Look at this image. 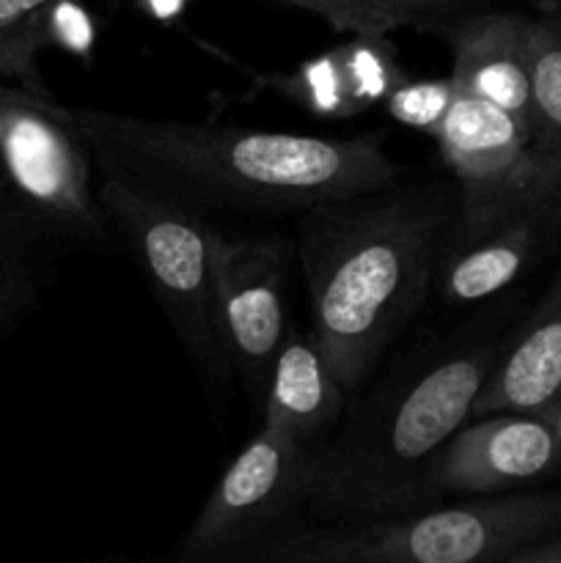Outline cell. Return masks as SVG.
I'll use <instances>...</instances> for the list:
<instances>
[{
  "label": "cell",
  "mask_w": 561,
  "mask_h": 563,
  "mask_svg": "<svg viewBox=\"0 0 561 563\" xmlns=\"http://www.w3.org/2000/svg\"><path fill=\"white\" fill-rule=\"evenodd\" d=\"M105 179L198 218H284L399 179L383 132L295 135L72 108Z\"/></svg>",
  "instance_id": "1"
},
{
  "label": "cell",
  "mask_w": 561,
  "mask_h": 563,
  "mask_svg": "<svg viewBox=\"0 0 561 563\" xmlns=\"http://www.w3.org/2000/svg\"><path fill=\"white\" fill-rule=\"evenodd\" d=\"M454 209L457 187L396 179L300 214L311 333L350 396L427 302Z\"/></svg>",
  "instance_id": "2"
},
{
  "label": "cell",
  "mask_w": 561,
  "mask_h": 563,
  "mask_svg": "<svg viewBox=\"0 0 561 563\" xmlns=\"http://www.w3.org/2000/svg\"><path fill=\"white\" fill-rule=\"evenodd\" d=\"M501 346L490 335L446 341L377 385L333 438L308 449L306 509L363 522L438 506L432 467L471 418Z\"/></svg>",
  "instance_id": "3"
},
{
  "label": "cell",
  "mask_w": 561,
  "mask_h": 563,
  "mask_svg": "<svg viewBox=\"0 0 561 563\" xmlns=\"http://www.w3.org/2000/svg\"><path fill=\"white\" fill-rule=\"evenodd\" d=\"M561 533V493L429 506L410 515L286 531L245 563H512L520 550Z\"/></svg>",
  "instance_id": "4"
},
{
  "label": "cell",
  "mask_w": 561,
  "mask_h": 563,
  "mask_svg": "<svg viewBox=\"0 0 561 563\" xmlns=\"http://www.w3.org/2000/svg\"><path fill=\"white\" fill-rule=\"evenodd\" d=\"M99 201L146 275L148 289L179 335L198 377L209 394L220 399L234 377V363L215 297L209 220L105 176Z\"/></svg>",
  "instance_id": "5"
},
{
  "label": "cell",
  "mask_w": 561,
  "mask_h": 563,
  "mask_svg": "<svg viewBox=\"0 0 561 563\" xmlns=\"http://www.w3.org/2000/svg\"><path fill=\"white\" fill-rule=\"evenodd\" d=\"M0 187L47 242L88 245L108 234L94 154L69 104L0 82Z\"/></svg>",
  "instance_id": "6"
},
{
  "label": "cell",
  "mask_w": 561,
  "mask_h": 563,
  "mask_svg": "<svg viewBox=\"0 0 561 563\" xmlns=\"http://www.w3.org/2000/svg\"><path fill=\"white\" fill-rule=\"evenodd\" d=\"M308 449L262 427L234 456L185 533L176 561H248L253 550L286 533L306 506Z\"/></svg>",
  "instance_id": "7"
},
{
  "label": "cell",
  "mask_w": 561,
  "mask_h": 563,
  "mask_svg": "<svg viewBox=\"0 0 561 563\" xmlns=\"http://www.w3.org/2000/svg\"><path fill=\"white\" fill-rule=\"evenodd\" d=\"M457 179V203L539 201L561 207V159L498 104L460 91L435 135Z\"/></svg>",
  "instance_id": "8"
},
{
  "label": "cell",
  "mask_w": 561,
  "mask_h": 563,
  "mask_svg": "<svg viewBox=\"0 0 561 563\" xmlns=\"http://www.w3.org/2000/svg\"><path fill=\"white\" fill-rule=\"evenodd\" d=\"M215 297L234 374L262 405L270 368L289 330L286 319V245L275 236H248L209 223Z\"/></svg>",
  "instance_id": "9"
},
{
  "label": "cell",
  "mask_w": 561,
  "mask_h": 563,
  "mask_svg": "<svg viewBox=\"0 0 561 563\" xmlns=\"http://www.w3.org/2000/svg\"><path fill=\"white\" fill-rule=\"evenodd\" d=\"M561 223V207L539 201L457 203L440 253V297L449 306H473L515 284Z\"/></svg>",
  "instance_id": "10"
},
{
  "label": "cell",
  "mask_w": 561,
  "mask_h": 563,
  "mask_svg": "<svg viewBox=\"0 0 561 563\" xmlns=\"http://www.w3.org/2000/svg\"><path fill=\"white\" fill-rule=\"evenodd\" d=\"M561 473V438L539 412H490L462 423L432 467L443 495H495Z\"/></svg>",
  "instance_id": "11"
},
{
  "label": "cell",
  "mask_w": 561,
  "mask_h": 563,
  "mask_svg": "<svg viewBox=\"0 0 561 563\" xmlns=\"http://www.w3.org/2000/svg\"><path fill=\"white\" fill-rule=\"evenodd\" d=\"M531 31L534 16L482 9L446 27L443 36L454 55L457 88L498 104L534 132Z\"/></svg>",
  "instance_id": "12"
},
{
  "label": "cell",
  "mask_w": 561,
  "mask_h": 563,
  "mask_svg": "<svg viewBox=\"0 0 561 563\" xmlns=\"http://www.w3.org/2000/svg\"><path fill=\"white\" fill-rule=\"evenodd\" d=\"M561 396V273L512 344L501 346L471 418L539 412Z\"/></svg>",
  "instance_id": "13"
},
{
  "label": "cell",
  "mask_w": 561,
  "mask_h": 563,
  "mask_svg": "<svg viewBox=\"0 0 561 563\" xmlns=\"http://www.w3.org/2000/svg\"><path fill=\"white\" fill-rule=\"evenodd\" d=\"M346 396L314 333L289 324L264 388L262 427L311 449L322 429L344 412Z\"/></svg>",
  "instance_id": "14"
},
{
  "label": "cell",
  "mask_w": 561,
  "mask_h": 563,
  "mask_svg": "<svg viewBox=\"0 0 561 563\" xmlns=\"http://www.w3.org/2000/svg\"><path fill=\"white\" fill-rule=\"evenodd\" d=\"M311 11L339 33L391 36L396 27L440 33L473 11L490 9L493 0H270Z\"/></svg>",
  "instance_id": "15"
},
{
  "label": "cell",
  "mask_w": 561,
  "mask_h": 563,
  "mask_svg": "<svg viewBox=\"0 0 561 563\" xmlns=\"http://www.w3.org/2000/svg\"><path fill=\"white\" fill-rule=\"evenodd\" d=\"M47 240L11 201H0V341L38 297V256Z\"/></svg>",
  "instance_id": "16"
},
{
  "label": "cell",
  "mask_w": 561,
  "mask_h": 563,
  "mask_svg": "<svg viewBox=\"0 0 561 563\" xmlns=\"http://www.w3.org/2000/svg\"><path fill=\"white\" fill-rule=\"evenodd\" d=\"M55 0H0V77L47 93L36 71L42 49L55 47Z\"/></svg>",
  "instance_id": "17"
},
{
  "label": "cell",
  "mask_w": 561,
  "mask_h": 563,
  "mask_svg": "<svg viewBox=\"0 0 561 563\" xmlns=\"http://www.w3.org/2000/svg\"><path fill=\"white\" fill-rule=\"evenodd\" d=\"M531 108L534 137L561 159V20L556 14L534 16Z\"/></svg>",
  "instance_id": "18"
},
{
  "label": "cell",
  "mask_w": 561,
  "mask_h": 563,
  "mask_svg": "<svg viewBox=\"0 0 561 563\" xmlns=\"http://www.w3.org/2000/svg\"><path fill=\"white\" fill-rule=\"evenodd\" d=\"M275 88L286 99L311 110L314 115H322V119H352V115H358L341 44L308 58L292 75L278 77Z\"/></svg>",
  "instance_id": "19"
},
{
  "label": "cell",
  "mask_w": 561,
  "mask_h": 563,
  "mask_svg": "<svg viewBox=\"0 0 561 563\" xmlns=\"http://www.w3.org/2000/svg\"><path fill=\"white\" fill-rule=\"evenodd\" d=\"M341 53H344L346 77H350V91L358 113L374 108V104H383L391 88L405 77L388 36L352 33L350 42L341 44Z\"/></svg>",
  "instance_id": "20"
},
{
  "label": "cell",
  "mask_w": 561,
  "mask_h": 563,
  "mask_svg": "<svg viewBox=\"0 0 561 563\" xmlns=\"http://www.w3.org/2000/svg\"><path fill=\"white\" fill-rule=\"evenodd\" d=\"M457 88L454 77H424V80H410V77H402L391 93L385 97L383 108L385 113L394 121H399L402 126H410V130L424 132V135L435 137L438 135L440 124H443L446 113L454 104Z\"/></svg>",
  "instance_id": "21"
},
{
  "label": "cell",
  "mask_w": 561,
  "mask_h": 563,
  "mask_svg": "<svg viewBox=\"0 0 561 563\" xmlns=\"http://www.w3.org/2000/svg\"><path fill=\"white\" fill-rule=\"evenodd\" d=\"M512 563H561V533L520 550Z\"/></svg>",
  "instance_id": "22"
},
{
  "label": "cell",
  "mask_w": 561,
  "mask_h": 563,
  "mask_svg": "<svg viewBox=\"0 0 561 563\" xmlns=\"http://www.w3.org/2000/svg\"><path fill=\"white\" fill-rule=\"evenodd\" d=\"M539 416H542L544 421H548L550 427H553L556 432H559V438H561V396L556 401H550V405L544 407V410H539Z\"/></svg>",
  "instance_id": "23"
},
{
  "label": "cell",
  "mask_w": 561,
  "mask_h": 563,
  "mask_svg": "<svg viewBox=\"0 0 561 563\" xmlns=\"http://www.w3.org/2000/svg\"><path fill=\"white\" fill-rule=\"evenodd\" d=\"M534 5H537L539 9V14H553L556 9H559V3L561 0H531Z\"/></svg>",
  "instance_id": "24"
},
{
  "label": "cell",
  "mask_w": 561,
  "mask_h": 563,
  "mask_svg": "<svg viewBox=\"0 0 561 563\" xmlns=\"http://www.w3.org/2000/svg\"><path fill=\"white\" fill-rule=\"evenodd\" d=\"M553 14H556V16H559V20H561V3H559V9H556V11H553Z\"/></svg>",
  "instance_id": "25"
},
{
  "label": "cell",
  "mask_w": 561,
  "mask_h": 563,
  "mask_svg": "<svg viewBox=\"0 0 561 563\" xmlns=\"http://www.w3.org/2000/svg\"><path fill=\"white\" fill-rule=\"evenodd\" d=\"M0 201H3V187H0Z\"/></svg>",
  "instance_id": "26"
}]
</instances>
